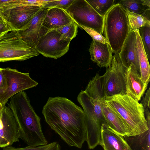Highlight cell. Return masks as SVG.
Returning a JSON list of instances; mask_svg holds the SVG:
<instances>
[{
  "mask_svg": "<svg viewBox=\"0 0 150 150\" xmlns=\"http://www.w3.org/2000/svg\"><path fill=\"white\" fill-rule=\"evenodd\" d=\"M21 0H0V11L3 13L8 10L20 5Z\"/></svg>",
  "mask_w": 150,
  "mask_h": 150,
  "instance_id": "cell-30",
  "label": "cell"
},
{
  "mask_svg": "<svg viewBox=\"0 0 150 150\" xmlns=\"http://www.w3.org/2000/svg\"><path fill=\"white\" fill-rule=\"evenodd\" d=\"M71 40L56 29L51 30L40 38L35 48L45 57L57 59L68 51Z\"/></svg>",
  "mask_w": 150,
  "mask_h": 150,
  "instance_id": "cell-10",
  "label": "cell"
},
{
  "mask_svg": "<svg viewBox=\"0 0 150 150\" xmlns=\"http://www.w3.org/2000/svg\"><path fill=\"white\" fill-rule=\"evenodd\" d=\"M66 11L79 27L91 28L102 35L105 17L98 14L86 0H74Z\"/></svg>",
  "mask_w": 150,
  "mask_h": 150,
  "instance_id": "cell-7",
  "label": "cell"
},
{
  "mask_svg": "<svg viewBox=\"0 0 150 150\" xmlns=\"http://www.w3.org/2000/svg\"><path fill=\"white\" fill-rule=\"evenodd\" d=\"M150 129L139 135L124 137L132 150H150Z\"/></svg>",
  "mask_w": 150,
  "mask_h": 150,
  "instance_id": "cell-21",
  "label": "cell"
},
{
  "mask_svg": "<svg viewBox=\"0 0 150 150\" xmlns=\"http://www.w3.org/2000/svg\"><path fill=\"white\" fill-rule=\"evenodd\" d=\"M138 30L144 50L149 61L150 58V26L141 27Z\"/></svg>",
  "mask_w": 150,
  "mask_h": 150,
  "instance_id": "cell-27",
  "label": "cell"
},
{
  "mask_svg": "<svg viewBox=\"0 0 150 150\" xmlns=\"http://www.w3.org/2000/svg\"><path fill=\"white\" fill-rule=\"evenodd\" d=\"M60 149L59 144L56 142H53L45 145L28 146L21 148H16L10 146L3 148L2 150H60Z\"/></svg>",
  "mask_w": 150,
  "mask_h": 150,
  "instance_id": "cell-25",
  "label": "cell"
},
{
  "mask_svg": "<svg viewBox=\"0 0 150 150\" xmlns=\"http://www.w3.org/2000/svg\"><path fill=\"white\" fill-rule=\"evenodd\" d=\"M12 30L7 22L0 23V37Z\"/></svg>",
  "mask_w": 150,
  "mask_h": 150,
  "instance_id": "cell-32",
  "label": "cell"
},
{
  "mask_svg": "<svg viewBox=\"0 0 150 150\" xmlns=\"http://www.w3.org/2000/svg\"><path fill=\"white\" fill-rule=\"evenodd\" d=\"M136 35L135 30L130 31L118 54L122 63L126 69L132 64L140 75L136 49Z\"/></svg>",
  "mask_w": 150,
  "mask_h": 150,
  "instance_id": "cell-15",
  "label": "cell"
},
{
  "mask_svg": "<svg viewBox=\"0 0 150 150\" xmlns=\"http://www.w3.org/2000/svg\"><path fill=\"white\" fill-rule=\"evenodd\" d=\"M84 30L91 37L93 41H97L103 44H108L107 40L102 35L91 28L82 25L79 27Z\"/></svg>",
  "mask_w": 150,
  "mask_h": 150,
  "instance_id": "cell-29",
  "label": "cell"
},
{
  "mask_svg": "<svg viewBox=\"0 0 150 150\" xmlns=\"http://www.w3.org/2000/svg\"><path fill=\"white\" fill-rule=\"evenodd\" d=\"M74 0H52L45 4L43 8H59L66 10Z\"/></svg>",
  "mask_w": 150,
  "mask_h": 150,
  "instance_id": "cell-28",
  "label": "cell"
},
{
  "mask_svg": "<svg viewBox=\"0 0 150 150\" xmlns=\"http://www.w3.org/2000/svg\"><path fill=\"white\" fill-rule=\"evenodd\" d=\"M74 20L66 10L52 8H47L42 25L50 30L56 29Z\"/></svg>",
  "mask_w": 150,
  "mask_h": 150,
  "instance_id": "cell-18",
  "label": "cell"
},
{
  "mask_svg": "<svg viewBox=\"0 0 150 150\" xmlns=\"http://www.w3.org/2000/svg\"><path fill=\"white\" fill-rule=\"evenodd\" d=\"M118 3L130 12L139 15L150 9L149 0H122Z\"/></svg>",
  "mask_w": 150,
  "mask_h": 150,
  "instance_id": "cell-22",
  "label": "cell"
},
{
  "mask_svg": "<svg viewBox=\"0 0 150 150\" xmlns=\"http://www.w3.org/2000/svg\"><path fill=\"white\" fill-rule=\"evenodd\" d=\"M52 0H21L20 5L38 6L43 8L45 4Z\"/></svg>",
  "mask_w": 150,
  "mask_h": 150,
  "instance_id": "cell-31",
  "label": "cell"
},
{
  "mask_svg": "<svg viewBox=\"0 0 150 150\" xmlns=\"http://www.w3.org/2000/svg\"><path fill=\"white\" fill-rule=\"evenodd\" d=\"M128 17L129 31L138 30L141 27L150 26V21L143 16L130 12L126 9Z\"/></svg>",
  "mask_w": 150,
  "mask_h": 150,
  "instance_id": "cell-23",
  "label": "cell"
},
{
  "mask_svg": "<svg viewBox=\"0 0 150 150\" xmlns=\"http://www.w3.org/2000/svg\"><path fill=\"white\" fill-rule=\"evenodd\" d=\"M103 95L105 96L102 83L93 79L89 81L85 90L81 91L77 96V100L85 113L86 141L90 149L99 144L102 128L108 126L99 102V97Z\"/></svg>",
  "mask_w": 150,
  "mask_h": 150,
  "instance_id": "cell-2",
  "label": "cell"
},
{
  "mask_svg": "<svg viewBox=\"0 0 150 150\" xmlns=\"http://www.w3.org/2000/svg\"><path fill=\"white\" fill-rule=\"evenodd\" d=\"M103 32L112 52L119 54L130 32L126 10L120 4L115 5L105 16Z\"/></svg>",
  "mask_w": 150,
  "mask_h": 150,
  "instance_id": "cell-5",
  "label": "cell"
},
{
  "mask_svg": "<svg viewBox=\"0 0 150 150\" xmlns=\"http://www.w3.org/2000/svg\"><path fill=\"white\" fill-rule=\"evenodd\" d=\"M42 8L19 5L3 14L12 30H19L28 24Z\"/></svg>",
  "mask_w": 150,
  "mask_h": 150,
  "instance_id": "cell-12",
  "label": "cell"
},
{
  "mask_svg": "<svg viewBox=\"0 0 150 150\" xmlns=\"http://www.w3.org/2000/svg\"><path fill=\"white\" fill-rule=\"evenodd\" d=\"M46 11L47 8H42L28 24L17 31L22 39L34 48L40 38L48 30L42 25Z\"/></svg>",
  "mask_w": 150,
  "mask_h": 150,
  "instance_id": "cell-13",
  "label": "cell"
},
{
  "mask_svg": "<svg viewBox=\"0 0 150 150\" xmlns=\"http://www.w3.org/2000/svg\"><path fill=\"white\" fill-rule=\"evenodd\" d=\"M79 26L74 21L56 29V30L66 38L71 40L76 36Z\"/></svg>",
  "mask_w": 150,
  "mask_h": 150,
  "instance_id": "cell-26",
  "label": "cell"
},
{
  "mask_svg": "<svg viewBox=\"0 0 150 150\" xmlns=\"http://www.w3.org/2000/svg\"><path fill=\"white\" fill-rule=\"evenodd\" d=\"M92 8L100 15L105 17L108 11L115 5L114 0H86Z\"/></svg>",
  "mask_w": 150,
  "mask_h": 150,
  "instance_id": "cell-24",
  "label": "cell"
},
{
  "mask_svg": "<svg viewBox=\"0 0 150 150\" xmlns=\"http://www.w3.org/2000/svg\"><path fill=\"white\" fill-rule=\"evenodd\" d=\"M105 100L129 129L131 136L141 134L150 128L142 105L127 95L106 97Z\"/></svg>",
  "mask_w": 150,
  "mask_h": 150,
  "instance_id": "cell-4",
  "label": "cell"
},
{
  "mask_svg": "<svg viewBox=\"0 0 150 150\" xmlns=\"http://www.w3.org/2000/svg\"><path fill=\"white\" fill-rule=\"evenodd\" d=\"M3 109L0 117V147L11 146L19 141L18 126L10 108L2 105Z\"/></svg>",
  "mask_w": 150,
  "mask_h": 150,
  "instance_id": "cell-11",
  "label": "cell"
},
{
  "mask_svg": "<svg viewBox=\"0 0 150 150\" xmlns=\"http://www.w3.org/2000/svg\"><path fill=\"white\" fill-rule=\"evenodd\" d=\"M91 59L100 67H109L112 59V52L108 44L93 40L89 49Z\"/></svg>",
  "mask_w": 150,
  "mask_h": 150,
  "instance_id": "cell-19",
  "label": "cell"
},
{
  "mask_svg": "<svg viewBox=\"0 0 150 150\" xmlns=\"http://www.w3.org/2000/svg\"><path fill=\"white\" fill-rule=\"evenodd\" d=\"M105 98L104 95L101 96L99 98V102L108 127L124 137L131 136L129 130L106 103Z\"/></svg>",
  "mask_w": 150,
  "mask_h": 150,
  "instance_id": "cell-17",
  "label": "cell"
},
{
  "mask_svg": "<svg viewBox=\"0 0 150 150\" xmlns=\"http://www.w3.org/2000/svg\"><path fill=\"white\" fill-rule=\"evenodd\" d=\"M8 105L16 122L19 138L28 146L47 144L42 130L40 119L31 105L25 91L11 97Z\"/></svg>",
  "mask_w": 150,
  "mask_h": 150,
  "instance_id": "cell-3",
  "label": "cell"
},
{
  "mask_svg": "<svg viewBox=\"0 0 150 150\" xmlns=\"http://www.w3.org/2000/svg\"><path fill=\"white\" fill-rule=\"evenodd\" d=\"M150 91L149 88L146 92L145 96L141 103L143 105L144 109H150Z\"/></svg>",
  "mask_w": 150,
  "mask_h": 150,
  "instance_id": "cell-33",
  "label": "cell"
},
{
  "mask_svg": "<svg viewBox=\"0 0 150 150\" xmlns=\"http://www.w3.org/2000/svg\"><path fill=\"white\" fill-rule=\"evenodd\" d=\"M39 54L35 48L22 39L17 31L12 30L0 37V62L24 61Z\"/></svg>",
  "mask_w": 150,
  "mask_h": 150,
  "instance_id": "cell-6",
  "label": "cell"
},
{
  "mask_svg": "<svg viewBox=\"0 0 150 150\" xmlns=\"http://www.w3.org/2000/svg\"><path fill=\"white\" fill-rule=\"evenodd\" d=\"M3 109V107L2 104L0 102V117H1L2 115V111Z\"/></svg>",
  "mask_w": 150,
  "mask_h": 150,
  "instance_id": "cell-36",
  "label": "cell"
},
{
  "mask_svg": "<svg viewBox=\"0 0 150 150\" xmlns=\"http://www.w3.org/2000/svg\"><path fill=\"white\" fill-rule=\"evenodd\" d=\"M2 69L0 71V91L4 88L5 84V79Z\"/></svg>",
  "mask_w": 150,
  "mask_h": 150,
  "instance_id": "cell-34",
  "label": "cell"
},
{
  "mask_svg": "<svg viewBox=\"0 0 150 150\" xmlns=\"http://www.w3.org/2000/svg\"><path fill=\"white\" fill-rule=\"evenodd\" d=\"M51 129L68 145L81 148L86 140L83 109L68 99L49 97L42 112Z\"/></svg>",
  "mask_w": 150,
  "mask_h": 150,
  "instance_id": "cell-1",
  "label": "cell"
},
{
  "mask_svg": "<svg viewBox=\"0 0 150 150\" xmlns=\"http://www.w3.org/2000/svg\"><path fill=\"white\" fill-rule=\"evenodd\" d=\"M103 75L105 97L117 94H127L125 73L118 54L112 56L110 66Z\"/></svg>",
  "mask_w": 150,
  "mask_h": 150,
  "instance_id": "cell-9",
  "label": "cell"
},
{
  "mask_svg": "<svg viewBox=\"0 0 150 150\" xmlns=\"http://www.w3.org/2000/svg\"><path fill=\"white\" fill-rule=\"evenodd\" d=\"M125 76L127 94L138 101L144 93L148 84L142 81L132 64L126 69Z\"/></svg>",
  "mask_w": 150,
  "mask_h": 150,
  "instance_id": "cell-14",
  "label": "cell"
},
{
  "mask_svg": "<svg viewBox=\"0 0 150 150\" xmlns=\"http://www.w3.org/2000/svg\"><path fill=\"white\" fill-rule=\"evenodd\" d=\"M1 69H2L1 68H0V71Z\"/></svg>",
  "mask_w": 150,
  "mask_h": 150,
  "instance_id": "cell-37",
  "label": "cell"
},
{
  "mask_svg": "<svg viewBox=\"0 0 150 150\" xmlns=\"http://www.w3.org/2000/svg\"><path fill=\"white\" fill-rule=\"evenodd\" d=\"M7 22V21L2 13L0 11V23Z\"/></svg>",
  "mask_w": 150,
  "mask_h": 150,
  "instance_id": "cell-35",
  "label": "cell"
},
{
  "mask_svg": "<svg viewBox=\"0 0 150 150\" xmlns=\"http://www.w3.org/2000/svg\"><path fill=\"white\" fill-rule=\"evenodd\" d=\"M135 31L137 38L136 49L139 63L141 78L144 83L148 84L150 78L149 61L144 50L139 30H137Z\"/></svg>",
  "mask_w": 150,
  "mask_h": 150,
  "instance_id": "cell-20",
  "label": "cell"
},
{
  "mask_svg": "<svg viewBox=\"0 0 150 150\" xmlns=\"http://www.w3.org/2000/svg\"><path fill=\"white\" fill-rule=\"evenodd\" d=\"M5 79L4 88L0 91V102L6 105L8 99L23 91L36 86L38 83L33 80L29 73H23L10 68H2Z\"/></svg>",
  "mask_w": 150,
  "mask_h": 150,
  "instance_id": "cell-8",
  "label": "cell"
},
{
  "mask_svg": "<svg viewBox=\"0 0 150 150\" xmlns=\"http://www.w3.org/2000/svg\"><path fill=\"white\" fill-rule=\"evenodd\" d=\"M99 144L104 150H132L124 137L108 126L102 128Z\"/></svg>",
  "mask_w": 150,
  "mask_h": 150,
  "instance_id": "cell-16",
  "label": "cell"
}]
</instances>
